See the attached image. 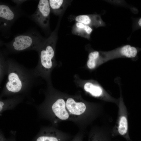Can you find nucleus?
Here are the masks:
<instances>
[{
	"label": "nucleus",
	"instance_id": "obj_14",
	"mask_svg": "<svg viewBox=\"0 0 141 141\" xmlns=\"http://www.w3.org/2000/svg\"><path fill=\"white\" fill-rule=\"evenodd\" d=\"M128 130V123L126 117L122 116L121 118L118 129L119 134L120 135L126 137Z\"/></svg>",
	"mask_w": 141,
	"mask_h": 141
},
{
	"label": "nucleus",
	"instance_id": "obj_19",
	"mask_svg": "<svg viewBox=\"0 0 141 141\" xmlns=\"http://www.w3.org/2000/svg\"><path fill=\"white\" fill-rule=\"evenodd\" d=\"M8 141H14V140H8Z\"/></svg>",
	"mask_w": 141,
	"mask_h": 141
},
{
	"label": "nucleus",
	"instance_id": "obj_6",
	"mask_svg": "<svg viewBox=\"0 0 141 141\" xmlns=\"http://www.w3.org/2000/svg\"><path fill=\"white\" fill-rule=\"evenodd\" d=\"M23 82L21 76L15 71L10 72L8 75V81L6 88L9 91L17 93L21 90Z\"/></svg>",
	"mask_w": 141,
	"mask_h": 141
},
{
	"label": "nucleus",
	"instance_id": "obj_13",
	"mask_svg": "<svg viewBox=\"0 0 141 141\" xmlns=\"http://www.w3.org/2000/svg\"><path fill=\"white\" fill-rule=\"evenodd\" d=\"M121 54L123 56L128 58L135 57L137 53V49L129 45H126L123 46L121 49Z\"/></svg>",
	"mask_w": 141,
	"mask_h": 141
},
{
	"label": "nucleus",
	"instance_id": "obj_9",
	"mask_svg": "<svg viewBox=\"0 0 141 141\" xmlns=\"http://www.w3.org/2000/svg\"><path fill=\"white\" fill-rule=\"evenodd\" d=\"M83 87L85 92L94 97H99L103 94V90L101 87L91 82L85 81Z\"/></svg>",
	"mask_w": 141,
	"mask_h": 141
},
{
	"label": "nucleus",
	"instance_id": "obj_3",
	"mask_svg": "<svg viewBox=\"0 0 141 141\" xmlns=\"http://www.w3.org/2000/svg\"><path fill=\"white\" fill-rule=\"evenodd\" d=\"M50 11L49 0H40L33 17L42 27L47 28L49 24Z\"/></svg>",
	"mask_w": 141,
	"mask_h": 141
},
{
	"label": "nucleus",
	"instance_id": "obj_17",
	"mask_svg": "<svg viewBox=\"0 0 141 141\" xmlns=\"http://www.w3.org/2000/svg\"><path fill=\"white\" fill-rule=\"evenodd\" d=\"M137 27L139 28H141V18H140L137 22Z\"/></svg>",
	"mask_w": 141,
	"mask_h": 141
},
{
	"label": "nucleus",
	"instance_id": "obj_2",
	"mask_svg": "<svg viewBox=\"0 0 141 141\" xmlns=\"http://www.w3.org/2000/svg\"><path fill=\"white\" fill-rule=\"evenodd\" d=\"M56 39L54 33L45 41L40 51V67L47 73L51 70L54 65Z\"/></svg>",
	"mask_w": 141,
	"mask_h": 141
},
{
	"label": "nucleus",
	"instance_id": "obj_16",
	"mask_svg": "<svg viewBox=\"0 0 141 141\" xmlns=\"http://www.w3.org/2000/svg\"><path fill=\"white\" fill-rule=\"evenodd\" d=\"M84 133L83 131L78 132L70 141H83Z\"/></svg>",
	"mask_w": 141,
	"mask_h": 141
},
{
	"label": "nucleus",
	"instance_id": "obj_1",
	"mask_svg": "<svg viewBox=\"0 0 141 141\" xmlns=\"http://www.w3.org/2000/svg\"><path fill=\"white\" fill-rule=\"evenodd\" d=\"M89 109L85 102L73 97L59 98L50 107L51 113L58 121H72L82 126L85 125Z\"/></svg>",
	"mask_w": 141,
	"mask_h": 141
},
{
	"label": "nucleus",
	"instance_id": "obj_4",
	"mask_svg": "<svg viewBox=\"0 0 141 141\" xmlns=\"http://www.w3.org/2000/svg\"><path fill=\"white\" fill-rule=\"evenodd\" d=\"M72 136L57 130L49 129L39 134L33 141H68Z\"/></svg>",
	"mask_w": 141,
	"mask_h": 141
},
{
	"label": "nucleus",
	"instance_id": "obj_10",
	"mask_svg": "<svg viewBox=\"0 0 141 141\" xmlns=\"http://www.w3.org/2000/svg\"><path fill=\"white\" fill-rule=\"evenodd\" d=\"M66 1L63 0H49L50 10L55 14H60L66 6Z\"/></svg>",
	"mask_w": 141,
	"mask_h": 141
},
{
	"label": "nucleus",
	"instance_id": "obj_15",
	"mask_svg": "<svg viewBox=\"0 0 141 141\" xmlns=\"http://www.w3.org/2000/svg\"><path fill=\"white\" fill-rule=\"evenodd\" d=\"M88 141H107V139L102 135L96 133L90 134Z\"/></svg>",
	"mask_w": 141,
	"mask_h": 141
},
{
	"label": "nucleus",
	"instance_id": "obj_11",
	"mask_svg": "<svg viewBox=\"0 0 141 141\" xmlns=\"http://www.w3.org/2000/svg\"><path fill=\"white\" fill-rule=\"evenodd\" d=\"M1 18L6 21H11L14 17L13 12L7 5L1 4L0 5Z\"/></svg>",
	"mask_w": 141,
	"mask_h": 141
},
{
	"label": "nucleus",
	"instance_id": "obj_18",
	"mask_svg": "<svg viewBox=\"0 0 141 141\" xmlns=\"http://www.w3.org/2000/svg\"><path fill=\"white\" fill-rule=\"evenodd\" d=\"M0 141H8L2 135H0Z\"/></svg>",
	"mask_w": 141,
	"mask_h": 141
},
{
	"label": "nucleus",
	"instance_id": "obj_7",
	"mask_svg": "<svg viewBox=\"0 0 141 141\" xmlns=\"http://www.w3.org/2000/svg\"><path fill=\"white\" fill-rule=\"evenodd\" d=\"M75 20L77 22L82 23L91 27L103 26L105 24L101 16L97 14L79 15L76 17Z\"/></svg>",
	"mask_w": 141,
	"mask_h": 141
},
{
	"label": "nucleus",
	"instance_id": "obj_8",
	"mask_svg": "<svg viewBox=\"0 0 141 141\" xmlns=\"http://www.w3.org/2000/svg\"><path fill=\"white\" fill-rule=\"evenodd\" d=\"M93 31L90 27L82 23L77 22L72 27L73 34L89 39Z\"/></svg>",
	"mask_w": 141,
	"mask_h": 141
},
{
	"label": "nucleus",
	"instance_id": "obj_12",
	"mask_svg": "<svg viewBox=\"0 0 141 141\" xmlns=\"http://www.w3.org/2000/svg\"><path fill=\"white\" fill-rule=\"evenodd\" d=\"M101 57L100 53L98 51H95L90 52L88 55V59L87 63V65L88 68L90 69H92L95 68Z\"/></svg>",
	"mask_w": 141,
	"mask_h": 141
},
{
	"label": "nucleus",
	"instance_id": "obj_5",
	"mask_svg": "<svg viewBox=\"0 0 141 141\" xmlns=\"http://www.w3.org/2000/svg\"><path fill=\"white\" fill-rule=\"evenodd\" d=\"M39 42L38 38L30 35H20L15 37L12 43L15 50L21 51L34 46Z\"/></svg>",
	"mask_w": 141,
	"mask_h": 141
}]
</instances>
